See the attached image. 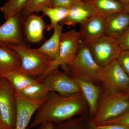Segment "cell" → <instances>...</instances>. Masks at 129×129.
Segmentation results:
<instances>
[{
  "instance_id": "obj_23",
  "label": "cell",
  "mask_w": 129,
  "mask_h": 129,
  "mask_svg": "<svg viewBox=\"0 0 129 129\" xmlns=\"http://www.w3.org/2000/svg\"><path fill=\"white\" fill-rule=\"evenodd\" d=\"M30 0H7L0 8L6 20L19 13Z\"/></svg>"
},
{
  "instance_id": "obj_19",
  "label": "cell",
  "mask_w": 129,
  "mask_h": 129,
  "mask_svg": "<svg viewBox=\"0 0 129 129\" xmlns=\"http://www.w3.org/2000/svg\"><path fill=\"white\" fill-rule=\"evenodd\" d=\"M96 13L104 17L123 11L124 5L117 0H86Z\"/></svg>"
},
{
  "instance_id": "obj_12",
  "label": "cell",
  "mask_w": 129,
  "mask_h": 129,
  "mask_svg": "<svg viewBox=\"0 0 129 129\" xmlns=\"http://www.w3.org/2000/svg\"><path fill=\"white\" fill-rule=\"evenodd\" d=\"M23 23L19 13L6 20L0 26V42L13 45L25 44L22 29Z\"/></svg>"
},
{
  "instance_id": "obj_30",
  "label": "cell",
  "mask_w": 129,
  "mask_h": 129,
  "mask_svg": "<svg viewBox=\"0 0 129 129\" xmlns=\"http://www.w3.org/2000/svg\"><path fill=\"white\" fill-rule=\"evenodd\" d=\"M97 126L100 129H129V127L119 124L101 125Z\"/></svg>"
},
{
  "instance_id": "obj_2",
  "label": "cell",
  "mask_w": 129,
  "mask_h": 129,
  "mask_svg": "<svg viewBox=\"0 0 129 129\" xmlns=\"http://www.w3.org/2000/svg\"><path fill=\"white\" fill-rule=\"evenodd\" d=\"M18 53L21 59L19 73L36 78L41 83L52 72L55 61L46 55L37 51L35 48L25 44L13 45L7 44Z\"/></svg>"
},
{
  "instance_id": "obj_26",
  "label": "cell",
  "mask_w": 129,
  "mask_h": 129,
  "mask_svg": "<svg viewBox=\"0 0 129 129\" xmlns=\"http://www.w3.org/2000/svg\"><path fill=\"white\" fill-rule=\"evenodd\" d=\"M117 60L122 69L129 76V50L121 51Z\"/></svg>"
},
{
  "instance_id": "obj_11",
  "label": "cell",
  "mask_w": 129,
  "mask_h": 129,
  "mask_svg": "<svg viewBox=\"0 0 129 129\" xmlns=\"http://www.w3.org/2000/svg\"><path fill=\"white\" fill-rule=\"evenodd\" d=\"M15 93L17 114L14 129H27L35 113L45 101H37L28 99L18 93Z\"/></svg>"
},
{
  "instance_id": "obj_22",
  "label": "cell",
  "mask_w": 129,
  "mask_h": 129,
  "mask_svg": "<svg viewBox=\"0 0 129 129\" xmlns=\"http://www.w3.org/2000/svg\"><path fill=\"white\" fill-rule=\"evenodd\" d=\"M49 92L44 89L41 83L38 82L29 86L19 92L16 93H19L28 99L42 101L46 100Z\"/></svg>"
},
{
  "instance_id": "obj_29",
  "label": "cell",
  "mask_w": 129,
  "mask_h": 129,
  "mask_svg": "<svg viewBox=\"0 0 129 129\" xmlns=\"http://www.w3.org/2000/svg\"><path fill=\"white\" fill-rule=\"evenodd\" d=\"M78 0H53L50 6L69 9Z\"/></svg>"
},
{
  "instance_id": "obj_18",
  "label": "cell",
  "mask_w": 129,
  "mask_h": 129,
  "mask_svg": "<svg viewBox=\"0 0 129 129\" xmlns=\"http://www.w3.org/2000/svg\"><path fill=\"white\" fill-rule=\"evenodd\" d=\"M51 37L39 48H35L37 51L46 55L59 64L60 39L62 33L63 26L58 24L53 29Z\"/></svg>"
},
{
  "instance_id": "obj_21",
  "label": "cell",
  "mask_w": 129,
  "mask_h": 129,
  "mask_svg": "<svg viewBox=\"0 0 129 129\" xmlns=\"http://www.w3.org/2000/svg\"><path fill=\"white\" fill-rule=\"evenodd\" d=\"M43 15L47 16L50 20V24L47 25V31H50L58 24H60L67 17L68 9L59 7L46 6L41 11Z\"/></svg>"
},
{
  "instance_id": "obj_1",
  "label": "cell",
  "mask_w": 129,
  "mask_h": 129,
  "mask_svg": "<svg viewBox=\"0 0 129 129\" xmlns=\"http://www.w3.org/2000/svg\"><path fill=\"white\" fill-rule=\"evenodd\" d=\"M89 114L87 102L81 92L68 96L50 92L36 112L27 129L36 128L46 123L58 124L77 115Z\"/></svg>"
},
{
  "instance_id": "obj_10",
  "label": "cell",
  "mask_w": 129,
  "mask_h": 129,
  "mask_svg": "<svg viewBox=\"0 0 129 129\" xmlns=\"http://www.w3.org/2000/svg\"><path fill=\"white\" fill-rule=\"evenodd\" d=\"M79 31L75 29L62 32L60 39L58 63L63 70L72 64L76 57L81 45Z\"/></svg>"
},
{
  "instance_id": "obj_7",
  "label": "cell",
  "mask_w": 129,
  "mask_h": 129,
  "mask_svg": "<svg viewBox=\"0 0 129 129\" xmlns=\"http://www.w3.org/2000/svg\"><path fill=\"white\" fill-rule=\"evenodd\" d=\"M17 104L13 87L6 78H0V115L9 129H14Z\"/></svg>"
},
{
  "instance_id": "obj_15",
  "label": "cell",
  "mask_w": 129,
  "mask_h": 129,
  "mask_svg": "<svg viewBox=\"0 0 129 129\" xmlns=\"http://www.w3.org/2000/svg\"><path fill=\"white\" fill-rule=\"evenodd\" d=\"M21 59L18 53L7 44L0 42V78L8 74L19 72Z\"/></svg>"
},
{
  "instance_id": "obj_20",
  "label": "cell",
  "mask_w": 129,
  "mask_h": 129,
  "mask_svg": "<svg viewBox=\"0 0 129 129\" xmlns=\"http://www.w3.org/2000/svg\"><path fill=\"white\" fill-rule=\"evenodd\" d=\"M5 78L9 81L16 92H19L29 86L39 82L36 78L19 72L11 73Z\"/></svg>"
},
{
  "instance_id": "obj_32",
  "label": "cell",
  "mask_w": 129,
  "mask_h": 129,
  "mask_svg": "<svg viewBox=\"0 0 129 129\" xmlns=\"http://www.w3.org/2000/svg\"><path fill=\"white\" fill-rule=\"evenodd\" d=\"M86 124L88 129H100L92 123L89 116V117L87 116L86 118Z\"/></svg>"
},
{
  "instance_id": "obj_25",
  "label": "cell",
  "mask_w": 129,
  "mask_h": 129,
  "mask_svg": "<svg viewBox=\"0 0 129 129\" xmlns=\"http://www.w3.org/2000/svg\"><path fill=\"white\" fill-rule=\"evenodd\" d=\"M87 116L73 118L65 122L55 125L54 129H88L86 124Z\"/></svg>"
},
{
  "instance_id": "obj_17",
  "label": "cell",
  "mask_w": 129,
  "mask_h": 129,
  "mask_svg": "<svg viewBox=\"0 0 129 129\" xmlns=\"http://www.w3.org/2000/svg\"><path fill=\"white\" fill-rule=\"evenodd\" d=\"M105 35L117 39L129 27V14L124 11L105 17Z\"/></svg>"
},
{
  "instance_id": "obj_34",
  "label": "cell",
  "mask_w": 129,
  "mask_h": 129,
  "mask_svg": "<svg viewBox=\"0 0 129 129\" xmlns=\"http://www.w3.org/2000/svg\"><path fill=\"white\" fill-rule=\"evenodd\" d=\"M123 11L129 14V3L127 5H124Z\"/></svg>"
},
{
  "instance_id": "obj_27",
  "label": "cell",
  "mask_w": 129,
  "mask_h": 129,
  "mask_svg": "<svg viewBox=\"0 0 129 129\" xmlns=\"http://www.w3.org/2000/svg\"><path fill=\"white\" fill-rule=\"evenodd\" d=\"M111 124L123 125L129 127V109L120 116L109 121H107L101 125Z\"/></svg>"
},
{
  "instance_id": "obj_8",
  "label": "cell",
  "mask_w": 129,
  "mask_h": 129,
  "mask_svg": "<svg viewBox=\"0 0 129 129\" xmlns=\"http://www.w3.org/2000/svg\"><path fill=\"white\" fill-rule=\"evenodd\" d=\"M100 82L103 85L104 89L109 91H129V76L122 69L117 60L103 68Z\"/></svg>"
},
{
  "instance_id": "obj_9",
  "label": "cell",
  "mask_w": 129,
  "mask_h": 129,
  "mask_svg": "<svg viewBox=\"0 0 129 129\" xmlns=\"http://www.w3.org/2000/svg\"><path fill=\"white\" fill-rule=\"evenodd\" d=\"M67 72L79 88L88 104L89 116L92 118L95 113L103 89L98 83L82 74L68 69Z\"/></svg>"
},
{
  "instance_id": "obj_6",
  "label": "cell",
  "mask_w": 129,
  "mask_h": 129,
  "mask_svg": "<svg viewBox=\"0 0 129 129\" xmlns=\"http://www.w3.org/2000/svg\"><path fill=\"white\" fill-rule=\"evenodd\" d=\"M48 92H53L64 96L79 93L80 90L69 74L58 68L48 74L41 82Z\"/></svg>"
},
{
  "instance_id": "obj_14",
  "label": "cell",
  "mask_w": 129,
  "mask_h": 129,
  "mask_svg": "<svg viewBox=\"0 0 129 129\" xmlns=\"http://www.w3.org/2000/svg\"><path fill=\"white\" fill-rule=\"evenodd\" d=\"M96 13L86 0H78L68 9V15L60 24L62 26H75L83 23Z\"/></svg>"
},
{
  "instance_id": "obj_33",
  "label": "cell",
  "mask_w": 129,
  "mask_h": 129,
  "mask_svg": "<svg viewBox=\"0 0 129 129\" xmlns=\"http://www.w3.org/2000/svg\"><path fill=\"white\" fill-rule=\"evenodd\" d=\"M0 129H9L3 122L0 115Z\"/></svg>"
},
{
  "instance_id": "obj_28",
  "label": "cell",
  "mask_w": 129,
  "mask_h": 129,
  "mask_svg": "<svg viewBox=\"0 0 129 129\" xmlns=\"http://www.w3.org/2000/svg\"><path fill=\"white\" fill-rule=\"evenodd\" d=\"M122 50H129V27L117 39Z\"/></svg>"
},
{
  "instance_id": "obj_24",
  "label": "cell",
  "mask_w": 129,
  "mask_h": 129,
  "mask_svg": "<svg viewBox=\"0 0 129 129\" xmlns=\"http://www.w3.org/2000/svg\"><path fill=\"white\" fill-rule=\"evenodd\" d=\"M53 0H30L19 13L24 21L28 15L35 13L41 12L42 8L50 6Z\"/></svg>"
},
{
  "instance_id": "obj_3",
  "label": "cell",
  "mask_w": 129,
  "mask_h": 129,
  "mask_svg": "<svg viewBox=\"0 0 129 129\" xmlns=\"http://www.w3.org/2000/svg\"><path fill=\"white\" fill-rule=\"evenodd\" d=\"M129 109V91L103 89L91 122L96 126L117 117Z\"/></svg>"
},
{
  "instance_id": "obj_4",
  "label": "cell",
  "mask_w": 129,
  "mask_h": 129,
  "mask_svg": "<svg viewBox=\"0 0 129 129\" xmlns=\"http://www.w3.org/2000/svg\"><path fill=\"white\" fill-rule=\"evenodd\" d=\"M86 45L95 61L102 68L117 60L122 51L117 39L105 35Z\"/></svg>"
},
{
  "instance_id": "obj_31",
  "label": "cell",
  "mask_w": 129,
  "mask_h": 129,
  "mask_svg": "<svg viewBox=\"0 0 129 129\" xmlns=\"http://www.w3.org/2000/svg\"><path fill=\"white\" fill-rule=\"evenodd\" d=\"M54 124L51 123H46L40 125L35 129H54Z\"/></svg>"
},
{
  "instance_id": "obj_35",
  "label": "cell",
  "mask_w": 129,
  "mask_h": 129,
  "mask_svg": "<svg viewBox=\"0 0 129 129\" xmlns=\"http://www.w3.org/2000/svg\"><path fill=\"white\" fill-rule=\"evenodd\" d=\"M123 5H125L129 3V0H117Z\"/></svg>"
},
{
  "instance_id": "obj_16",
  "label": "cell",
  "mask_w": 129,
  "mask_h": 129,
  "mask_svg": "<svg viewBox=\"0 0 129 129\" xmlns=\"http://www.w3.org/2000/svg\"><path fill=\"white\" fill-rule=\"evenodd\" d=\"M24 31L26 39L32 44H37L44 39V30L47 25L43 16L34 13L28 15L23 23Z\"/></svg>"
},
{
  "instance_id": "obj_13",
  "label": "cell",
  "mask_w": 129,
  "mask_h": 129,
  "mask_svg": "<svg viewBox=\"0 0 129 129\" xmlns=\"http://www.w3.org/2000/svg\"><path fill=\"white\" fill-rule=\"evenodd\" d=\"M80 25L79 32L84 44H89L105 35V17L97 13Z\"/></svg>"
},
{
  "instance_id": "obj_5",
  "label": "cell",
  "mask_w": 129,
  "mask_h": 129,
  "mask_svg": "<svg viewBox=\"0 0 129 129\" xmlns=\"http://www.w3.org/2000/svg\"><path fill=\"white\" fill-rule=\"evenodd\" d=\"M67 68L89 77L97 83H100L102 67L95 61L87 45L82 42L76 57Z\"/></svg>"
}]
</instances>
